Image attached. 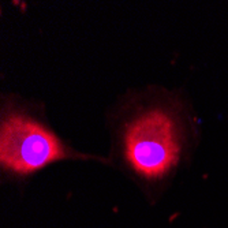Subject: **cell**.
I'll return each mask as SVG.
<instances>
[{"label": "cell", "mask_w": 228, "mask_h": 228, "mask_svg": "<svg viewBox=\"0 0 228 228\" xmlns=\"http://www.w3.org/2000/svg\"><path fill=\"white\" fill-rule=\"evenodd\" d=\"M134 103L118 131V153L138 178L161 180L179 167L187 148L183 107L171 96Z\"/></svg>", "instance_id": "1"}, {"label": "cell", "mask_w": 228, "mask_h": 228, "mask_svg": "<svg viewBox=\"0 0 228 228\" xmlns=\"http://www.w3.org/2000/svg\"><path fill=\"white\" fill-rule=\"evenodd\" d=\"M66 158H86L63 144L48 124L16 104H6L0 126V163L8 174L26 176Z\"/></svg>", "instance_id": "2"}]
</instances>
